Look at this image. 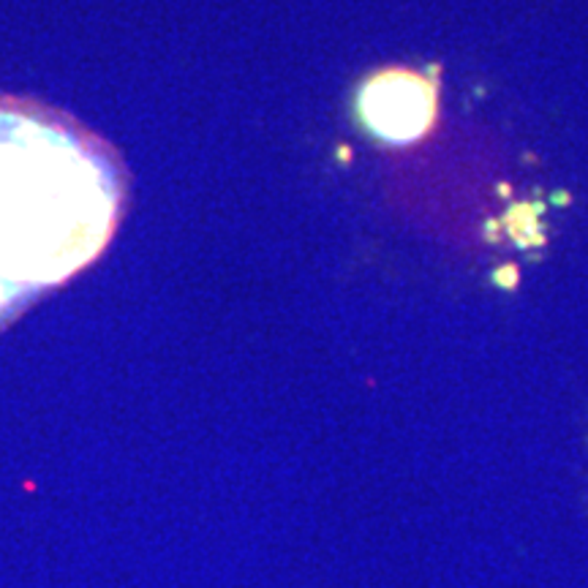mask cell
<instances>
[{"label":"cell","mask_w":588,"mask_h":588,"mask_svg":"<svg viewBox=\"0 0 588 588\" xmlns=\"http://www.w3.org/2000/svg\"><path fill=\"white\" fill-rule=\"evenodd\" d=\"M357 107L379 139L414 142L436 117V85L414 71H384L362 85Z\"/></svg>","instance_id":"7a4b0ae2"},{"label":"cell","mask_w":588,"mask_h":588,"mask_svg":"<svg viewBox=\"0 0 588 588\" xmlns=\"http://www.w3.org/2000/svg\"><path fill=\"white\" fill-rule=\"evenodd\" d=\"M126 199L109 142L60 109L0 93V330L104 254Z\"/></svg>","instance_id":"6da1fadb"}]
</instances>
